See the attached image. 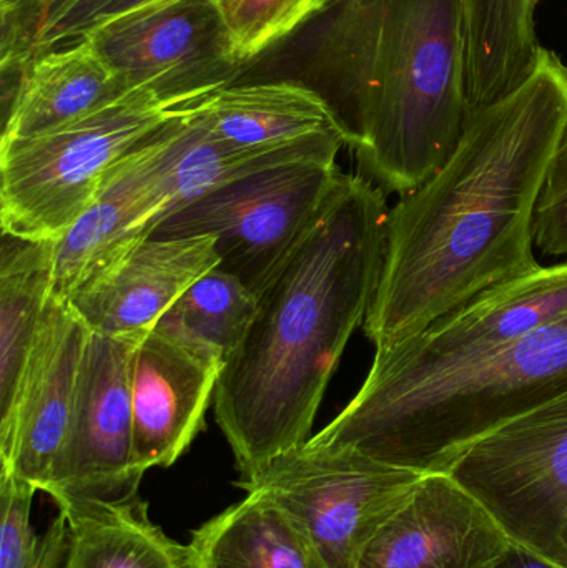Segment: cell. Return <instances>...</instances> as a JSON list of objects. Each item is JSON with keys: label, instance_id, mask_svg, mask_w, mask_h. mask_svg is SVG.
Segmentation results:
<instances>
[{"label": "cell", "instance_id": "cell-1", "mask_svg": "<svg viewBox=\"0 0 567 568\" xmlns=\"http://www.w3.org/2000/svg\"><path fill=\"white\" fill-rule=\"evenodd\" d=\"M567 123V65L541 45L531 75L466 116L458 145L386 220L366 337L409 339L476 294L538 270L535 215Z\"/></svg>", "mask_w": 567, "mask_h": 568}, {"label": "cell", "instance_id": "cell-2", "mask_svg": "<svg viewBox=\"0 0 567 568\" xmlns=\"http://www.w3.org/2000/svg\"><path fill=\"white\" fill-rule=\"evenodd\" d=\"M288 82L325 103L385 193L422 185L465 130V0H326L236 83Z\"/></svg>", "mask_w": 567, "mask_h": 568}, {"label": "cell", "instance_id": "cell-3", "mask_svg": "<svg viewBox=\"0 0 567 568\" xmlns=\"http://www.w3.org/2000/svg\"><path fill=\"white\" fill-rule=\"evenodd\" d=\"M388 212L379 186L345 173L260 294L252 326L223 364L213 397L240 480L312 437L330 379L375 297Z\"/></svg>", "mask_w": 567, "mask_h": 568}, {"label": "cell", "instance_id": "cell-4", "mask_svg": "<svg viewBox=\"0 0 567 568\" xmlns=\"http://www.w3.org/2000/svg\"><path fill=\"white\" fill-rule=\"evenodd\" d=\"M565 393L567 314L455 373L396 393L358 390L310 443L448 473L469 447Z\"/></svg>", "mask_w": 567, "mask_h": 568}, {"label": "cell", "instance_id": "cell-5", "mask_svg": "<svg viewBox=\"0 0 567 568\" xmlns=\"http://www.w3.org/2000/svg\"><path fill=\"white\" fill-rule=\"evenodd\" d=\"M180 110L133 90L49 132L0 142L2 233L32 242L62 239L113 169Z\"/></svg>", "mask_w": 567, "mask_h": 568}, {"label": "cell", "instance_id": "cell-6", "mask_svg": "<svg viewBox=\"0 0 567 568\" xmlns=\"http://www.w3.org/2000/svg\"><path fill=\"white\" fill-rule=\"evenodd\" d=\"M345 173L298 162L243 176L170 213L150 239H215L219 268L256 297L288 262Z\"/></svg>", "mask_w": 567, "mask_h": 568}, {"label": "cell", "instance_id": "cell-7", "mask_svg": "<svg viewBox=\"0 0 567 568\" xmlns=\"http://www.w3.org/2000/svg\"><path fill=\"white\" fill-rule=\"evenodd\" d=\"M423 476L350 447L308 440L236 486L279 504L298 524L325 568H358L373 537Z\"/></svg>", "mask_w": 567, "mask_h": 568}, {"label": "cell", "instance_id": "cell-8", "mask_svg": "<svg viewBox=\"0 0 567 568\" xmlns=\"http://www.w3.org/2000/svg\"><path fill=\"white\" fill-rule=\"evenodd\" d=\"M448 474L513 544L567 568V393L469 447Z\"/></svg>", "mask_w": 567, "mask_h": 568}, {"label": "cell", "instance_id": "cell-9", "mask_svg": "<svg viewBox=\"0 0 567 568\" xmlns=\"http://www.w3.org/2000/svg\"><path fill=\"white\" fill-rule=\"evenodd\" d=\"M83 39L126 90L152 93L172 109L235 85L246 67L213 0H160Z\"/></svg>", "mask_w": 567, "mask_h": 568}, {"label": "cell", "instance_id": "cell-10", "mask_svg": "<svg viewBox=\"0 0 567 568\" xmlns=\"http://www.w3.org/2000/svg\"><path fill=\"white\" fill-rule=\"evenodd\" d=\"M567 314V262L539 266L453 307L409 339L376 349L363 393H396L499 353Z\"/></svg>", "mask_w": 567, "mask_h": 568}, {"label": "cell", "instance_id": "cell-11", "mask_svg": "<svg viewBox=\"0 0 567 568\" xmlns=\"http://www.w3.org/2000/svg\"><path fill=\"white\" fill-rule=\"evenodd\" d=\"M142 336L90 334L69 440L45 493L53 503L139 496L130 366Z\"/></svg>", "mask_w": 567, "mask_h": 568}, {"label": "cell", "instance_id": "cell-12", "mask_svg": "<svg viewBox=\"0 0 567 568\" xmlns=\"http://www.w3.org/2000/svg\"><path fill=\"white\" fill-rule=\"evenodd\" d=\"M89 324L50 293L16 407L0 420V470L47 493L65 450L75 414Z\"/></svg>", "mask_w": 567, "mask_h": 568}, {"label": "cell", "instance_id": "cell-13", "mask_svg": "<svg viewBox=\"0 0 567 568\" xmlns=\"http://www.w3.org/2000/svg\"><path fill=\"white\" fill-rule=\"evenodd\" d=\"M180 112L113 169L89 209L57 240L53 294L70 300L149 240L169 215L170 152Z\"/></svg>", "mask_w": 567, "mask_h": 568}, {"label": "cell", "instance_id": "cell-14", "mask_svg": "<svg viewBox=\"0 0 567 568\" xmlns=\"http://www.w3.org/2000/svg\"><path fill=\"white\" fill-rule=\"evenodd\" d=\"M223 357L212 349L152 327L133 351L130 394L135 466L145 476L170 467L203 429L215 397Z\"/></svg>", "mask_w": 567, "mask_h": 568}, {"label": "cell", "instance_id": "cell-15", "mask_svg": "<svg viewBox=\"0 0 567 568\" xmlns=\"http://www.w3.org/2000/svg\"><path fill=\"white\" fill-rule=\"evenodd\" d=\"M512 540L448 473L425 474L378 530L358 568H488Z\"/></svg>", "mask_w": 567, "mask_h": 568}, {"label": "cell", "instance_id": "cell-16", "mask_svg": "<svg viewBox=\"0 0 567 568\" xmlns=\"http://www.w3.org/2000/svg\"><path fill=\"white\" fill-rule=\"evenodd\" d=\"M219 265L213 236L149 239L67 301L95 333L142 336Z\"/></svg>", "mask_w": 567, "mask_h": 568}, {"label": "cell", "instance_id": "cell-17", "mask_svg": "<svg viewBox=\"0 0 567 568\" xmlns=\"http://www.w3.org/2000/svg\"><path fill=\"white\" fill-rule=\"evenodd\" d=\"M12 77L0 142L49 132L130 93L87 39L37 55Z\"/></svg>", "mask_w": 567, "mask_h": 568}, {"label": "cell", "instance_id": "cell-18", "mask_svg": "<svg viewBox=\"0 0 567 568\" xmlns=\"http://www.w3.org/2000/svg\"><path fill=\"white\" fill-rule=\"evenodd\" d=\"M193 112L216 139L243 149L342 136L323 100L288 82L235 83L195 103Z\"/></svg>", "mask_w": 567, "mask_h": 568}, {"label": "cell", "instance_id": "cell-19", "mask_svg": "<svg viewBox=\"0 0 567 568\" xmlns=\"http://www.w3.org/2000/svg\"><path fill=\"white\" fill-rule=\"evenodd\" d=\"M185 549V568H325L298 524L260 493L206 520Z\"/></svg>", "mask_w": 567, "mask_h": 568}, {"label": "cell", "instance_id": "cell-20", "mask_svg": "<svg viewBox=\"0 0 567 568\" xmlns=\"http://www.w3.org/2000/svg\"><path fill=\"white\" fill-rule=\"evenodd\" d=\"M69 526L65 568H185L186 549L150 520L149 504L57 503Z\"/></svg>", "mask_w": 567, "mask_h": 568}, {"label": "cell", "instance_id": "cell-21", "mask_svg": "<svg viewBox=\"0 0 567 568\" xmlns=\"http://www.w3.org/2000/svg\"><path fill=\"white\" fill-rule=\"evenodd\" d=\"M536 0H465L468 115L515 92L538 59Z\"/></svg>", "mask_w": 567, "mask_h": 568}, {"label": "cell", "instance_id": "cell-22", "mask_svg": "<svg viewBox=\"0 0 567 568\" xmlns=\"http://www.w3.org/2000/svg\"><path fill=\"white\" fill-rule=\"evenodd\" d=\"M53 245L2 233L0 245V420L16 407L20 384L52 293Z\"/></svg>", "mask_w": 567, "mask_h": 568}, {"label": "cell", "instance_id": "cell-23", "mask_svg": "<svg viewBox=\"0 0 567 568\" xmlns=\"http://www.w3.org/2000/svg\"><path fill=\"white\" fill-rule=\"evenodd\" d=\"M160 0H0V70L17 75L37 55Z\"/></svg>", "mask_w": 567, "mask_h": 568}, {"label": "cell", "instance_id": "cell-24", "mask_svg": "<svg viewBox=\"0 0 567 568\" xmlns=\"http://www.w3.org/2000/svg\"><path fill=\"white\" fill-rule=\"evenodd\" d=\"M256 307L259 297L236 276L216 266L193 283L155 326L226 361L245 339Z\"/></svg>", "mask_w": 567, "mask_h": 568}, {"label": "cell", "instance_id": "cell-25", "mask_svg": "<svg viewBox=\"0 0 567 568\" xmlns=\"http://www.w3.org/2000/svg\"><path fill=\"white\" fill-rule=\"evenodd\" d=\"M245 63L292 36L326 0H213Z\"/></svg>", "mask_w": 567, "mask_h": 568}, {"label": "cell", "instance_id": "cell-26", "mask_svg": "<svg viewBox=\"0 0 567 568\" xmlns=\"http://www.w3.org/2000/svg\"><path fill=\"white\" fill-rule=\"evenodd\" d=\"M37 487L16 474L0 470V568H37L42 537L30 523Z\"/></svg>", "mask_w": 567, "mask_h": 568}, {"label": "cell", "instance_id": "cell-27", "mask_svg": "<svg viewBox=\"0 0 567 568\" xmlns=\"http://www.w3.org/2000/svg\"><path fill=\"white\" fill-rule=\"evenodd\" d=\"M535 246L546 256H567V123L539 193Z\"/></svg>", "mask_w": 567, "mask_h": 568}, {"label": "cell", "instance_id": "cell-28", "mask_svg": "<svg viewBox=\"0 0 567 568\" xmlns=\"http://www.w3.org/2000/svg\"><path fill=\"white\" fill-rule=\"evenodd\" d=\"M488 568H563L556 564L549 562L545 557L531 552L526 547L513 544L506 549V552Z\"/></svg>", "mask_w": 567, "mask_h": 568}]
</instances>
